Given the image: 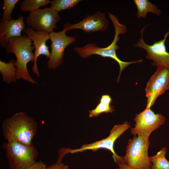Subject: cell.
Wrapping results in <instances>:
<instances>
[{"label": "cell", "mask_w": 169, "mask_h": 169, "mask_svg": "<svg viewBox=\"0 0 169 169\" xmlns=\"http://www.w3.org/2000/svg\"><path fill=\"white\" fill-rule=\"evenodd\" d=\"M169 89V69L157 67L148 81L145 89L147 98L146 107H150L157 98Z\"/></svg>", "instance_id": "cell-11"}, {"label": "cell", "mask_w": 169, "mask_h": 169, "mask_svg": "<svg viewBox=\"0 0 169 169\" xmlns=\"http://www.w3.org/2000/svg\"><path fill=\"white\" fill-rule=\"evenodd\" d=\"M2 148L11 169H24L36 162L38 152L33 143L27 145L13 141L3 143Z\"/></svg>", "instance_id": "cell-5"}, {"label": "cell", "mask_w": 169, "mask_h": 169, "mask_svg": "<svg viewBox=\"0 0 169 169\" xmlns=\"http://www.w3.org/2000/svg\"><path fill=\"white\" fill-rule=\"evenodd\" d=\"M118 167L116 169H133L128 166L125 162L117 164Z\"/></svg>", "instance_id": "cell-25"}, {"label": "cell", "mask_w": 169, "mask_h": 169, "mask_svg": "<svg viewBox=\"0 0 169 169\" xmlns=\"http://www.w3.org/2000/svg\"><path fill=\"white\" fill-rule=\"evenodd\" d=\"M45 164L41 161L36 162L30 166L24 169H46Z\"/></svg>", "instance_id": "cell-22"}, {"label": "cell", "mask_w": 169, "mask_h": 169, "mask_svg": "<svg viewBox=\"0 0 169 169\" xmlns=\"http://www.w3.org/2000/svg\"><path fill=\"white\" fill-rule=\"evenodd\" d=\"M166 117L161 114H155L150 107H147L136 114L134 119V127L130 129L134 136H140L149 138L151 133L165 123Z\"/></svg>", "instance_id": "cell-8"}, {"label": "cell", "mask_w": 169, "mask_h": 169, "mask_svg": "<svg viewBox=\"0 0 169 169\" xmlns=\"http://www.w3.org/2000/svg\"><path fill=\"white\" fill-rule=\"evenodd\" d=\"M32 40L27 36L10 39L6 48L7 54H14L16 58V67L17 79H22L32 83H37L30 76L27 68L29 62H34V54Z\"/></svg>", "instance_id": "cell-3"}, {"label": "cell", "mask_w": 169, "mask_h": 169, "mask_svg": "<svg viewBox=\"0 0 169 169\" xmlns=\"http://www.w3.org/2000/svg\"><path fill=\"white\" fill-rule=\"evenodd\" d=\"M64 30L49 33L51 40L50 55L47 62L49 69H55L62 63L65 49L76 41L74 36H69Z\"/></svg>", "instance_id": "cell-10"}, {"label": "cell", "mask_w": 169, "mask_h": 169, "mask_svg": "<svg viewBox=\"0 0 169 169\" xmlns=\"http://www.w3.org/2000/svg\"><path fill=\"white\" fill-rule=\"evenodd\" d=\"M50 2L49 0H25L22 2L20 9L23 12L31 13L50 3Z\"/></svg>", "instance_id": "cell-18"}, {"label": "cell", "mask_w": 169, "mask_h": 169, "mask_svg": "<svg viewBox=\"0 0 169 169\" xmlns=\"http://www.w3.org/2000/svg\"><path fill=\"white\" fill-rule=\"evenodd\" d=\"M137 9L136 17L146 18L148 13H150L159 16L161 13V11L157 8L155 4H153L148 0H134Z\"/></svg>", "instance_id": "cell-16"}, {"label": "cell", "mask_w": 169, "mask_h": 169, "mask_svg": "<svg viewBox=\"0 0 169 169\" xmlns=\"http://www.w3.org/2000/svg\"><path fill=\"white\" fill-rule=\"evenodd\" d=\"M105 13H102L100 11L88 15L81 21L76 23H65L63 30L66 32L75 29H80L87 33L104 32L109 26L108 20L105 18Z\"/></svg>", "instance_id": "cell-12"}, {"label": "cell", "mask_w": 169, "mask_h": 169, "mask_svg": "<svg viewBox=\"0 0 169 169\" xmlns=\"http://www.w3.org/2000/svg\"><path fill=\"white\" fill-rule=\"evenodd\" d=\"M60 19L58 12L50 7H45L30 13L26 23L35 31L50 33L57 28L56 23Z\"/></svg>", "instance_id": "cell-9"}, {"label": "cell", "mask_w": 169, "mask_h": 169, "mask_svg": "<svg viewBox=\"0 0 169 169\" xmlns=\"http://www.w3.org/2000/svg\"><path fill=\"white\" fill-rule=\"evenodd\" d=\"M167 151V148L164 147L155 155L150 157L152 163L151 169H169V161L165 157Z\"/></svg>", "instance_id": "cell-17"}, {"label": "cell", "mask_w": 169, "mask_h": 169, "mask_svg": "<svg viewBox=\"0 0 169 169\" xmlns=\"http://www.w3.org/2000/svg\"><path fill=\"white\" fill-rule=\"evenodd\" d=\"M114 111V107L111 104L100 102L94 109L89 111V117H96L102 113H112Z\"/></svg>", "instance_id": "cell-20"}, {"label": "cell", "mask_w": 169, "mask_h": 169, "mask_svg": "<svg viewBox=\"0 0 169 169\" xmlns=\"http://www.w3.org/2000/svg\"><path fill=\"white\" fill-rule=\"evenodd\" d=\"M18 0H3V10L2 18L8 20L13 19L12 12Z\"/></svg>", "instance_id": "cell-21"}, {"label": "cell", "mask_w": 169, "mask_h": 169, "mask_svg": "<svg viewBox=\"0 0 169 169\" xmlns=\"http://www.w3.org/2000/svg\"><path fill=\"white\" fill-rule=\"evenodd\" d=\"M150 24L146 25L141 29L140 31L141 38L136 44H133V46L142 48L146 51V58L152 61L151 64L153 66L169 69V52L167 51L165 45L166 38L169 34V30L165 33L163 39L149 45L144 40L143 33L146 27Z\"/></svg>", "instance_id": "cell-7"}, {"label": "cell", "mask_w": 169, "mask_h": 169, "mask_svg": "<svg viewBox=\"0 0 169 169\" xmlns=\"http://www.w3.org/2000/svg\"><path fill=\"white\" fill-rule=\"evenodd\" d=\"M131 126L129 122H125L123 124L115 125L110 131L109 135L101 140L84 144L78 149H72L69 148H61L58 151L57 161L61 162L63 158L68 153H76L87 150L95 151L99 149H105L110 151L112 153V158L115 163L120 162L123 161V157L120 156L116 153L114 150V146L117 139Z\"/></svg>", "instance_id": "cell-4"}, {"label": "cell", "mask_w": 169, "mask_h": 169, "mask_svg": "<svg viewBox=\"0 0 169 169\" xmlns=\"http://www.w3.org/2000/svg\"><path fill=\"white\" fill-rule=\"evenodd\" d=\"M16 60L10 59L8 63L0 61V72L3 80L7 83L16 82L17 79Z\"/></svg>", "instance_id": "cell-15"}, {"label": "cell", "mask_w": 169, "mask_h": 169, "mask_svg": "<svg viewBox=\"0 0 169 169\" xmlns=\"http://www.w3.org/2000/svg\"><path fill=\"white\" fill-rule=\"evenodd\" d=\"M24 17L20 16L17 19L8 20L0 19V46L6 48L9 40L13 38L21 37V33L25 29Z\"/></svg>", "instance_id": "cell-14"}, {"label": "cell", "mask_w": 169, "mask_h": 169, "mask_svg": "<svg viewBox=\"0 0 169 169\" xmlns=\"http://www.w3.org/2000/svg\"><path fill=\"white\" fill-rule=\"evenodd\" d=\"M23 31L33 41L32 45H34L35 51L34 61L32 71L38 77H39L40 74L37 65V59L41 55H45L47 59H49L50 56V52L46 43L47 40L50 39V33L43 31H35L31 28H25Z\"/></svg>", "instance_id": "cell-13"}, {"label": "cell", "mask_w": 169, "mask_h": 169, "mask_svg": "<svg viewBox=\"0 0 169 169\" xmlns=\"http://www.w3.org/2000/svg\"><path fill=\"white\" fill-rule=\"evenodd\" d=\"M150 144L149 138L140 136L129 139L123 156L125 163L133 169H151L152 163L148 154Z\"/></svg>", "instance_id": "cell-6"}, {"label": "cell", "mask_w": 169, "mask_h": 169, "mask_svg": "<svg viewBox=\"0 0 169 169\" xmlns=\"http://www.w3.org/2000/svg\"><path fill=\"white\" fill-rule=\"evenodd\" d=\"M112 101L111 97L108 94L102 95L100 100V102L108 104H111Z\"/></svg>", "instance_id": "cell-24"}, {"label": "cell", "mask_w": 169, "mask_h": 169, "mask_svg": "<svg viewBox=\"0 0 169 169\" xmlns=\"http://www.w3.org/2000/svg\"><path fill=\"white\" fill-rule=\"evenodd\" d=\"M46 169H69L68 166L61 162L59 164H54L46 167Z\"/></svg>", "instance_id": "cell-23"}, {"label": "cell", "mask_w": 169, "mask_h": 169, "mask_svg": "<svg viewBox=\"0 0 169 169\" xmlns=\"http://www.w3.org/2000/svg\"><path fill=\"white\" fill-rule=\"evenodd\" d=\"M3 135L7 142L16 141L30 145L37 133V123L25 112H17L2 124Z\"/></svg>", "instance_id": "cell-2"}, {"label": "cell", "mask_w": 169, "mask_h": 169, "mask_svg": "<svg viewBox=\"0 0 169 169\" xmlns=\"http://www.w3.org/2000/svg\"><path fill=\"white\" fill-rule=\"evenodd\" d=\"M109 17L114 26L115 29V36L113 41L108 46L101 48L95 44H89L83 47H75L73 49L83 58H86L93 54L100 55L104 58H111L116 62L119 66L120 71L117 82L119 81L122 72L128 66L132 64L140 63L142 61L141 59L138 60L130 62H125L119 59L116 54V51L119 47L117 43L120 39V34H124L127 32L126 26L121 24L118 21L116 17L113 14L108 13Z\"/></svg>", "instance_id": "cell-1"}, {"label": "cell", "mask_w": 169, "mask_h": 169, "mask_svg": "<svg viewBox=\"0 0 169 169\" xmlns=\"http://www.w3.org/2000/svg\"><path fill=\"white\" fill-rule=\"evenodd\" d=\"M81 0H54L51 1V8L58 12L74 7Z\"/></svg>", "instance_id": "cell-19"}]
</instances>
